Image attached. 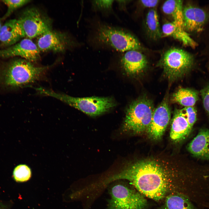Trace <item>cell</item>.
<instances>
[{"label": "cell", "instance_id": "obj_19", "mask_svg": "<svg viewBox=\"0 0 209 209\" xmlns=\"http://www.w3.org/2000/svg\"><path fill=\"white\" fill-rule=\"evenodd\" d=\"M173 102L186 107H193L198 100L197 92L192 89L181 88L174 93L172 97Z\"/></svg>", "mask_w": 209, "mask_h": 209}, {"label": "cell", "instance_id": "obj_13", "mask_svg": "<svg viewBox=\"0 0 209 209\" xmlns=\"http://www.w3.org/2000/svg\"><path fill=\"white\" fill-rule=\"evenodd\" d=\"M67 43L64 35L51 30L38 37L36 44L40 52H61L65 50Z\"/></svg>", "mask_w": 209, "mask_h": 209}, {"label": "cell", "instance_id": "obj_24", "mask_svg": "<svg viewBox=\"0 0 209 209\" xmlns=\"http://www.w3.org/2000/svg\"><path fill=\"white\" fill-rule=\"evenodd\" d=\"M6 5L8 10L5 14L1 18L5 19L9 17L15 10L30 2L28 0H4L2 1Z\"/></svg>", "mask_w": 209, "mask_h": 209}, {"label": "cell", "instance_id": "obj_4", "mask_svg": "<svg viewBox=\"0 0 209 209\" xmlns=\"http://www.w3.org/2000/svg\"><path fill=\"white\" fill-rule=\"evenodd\" d=\"M39 93L57 99L91 116L102 114L116 105L114 100L110 97H75L42 88L39 89Z\"/></svg>", "mask_w": 209, "mask_h": 209}, {"label": "cell", "instance_id": "obj_2", "mask_svg": "<svg viewBox=\"0 0 209 209\" xmlns=\"http://www.w3.org/2000/svg\"><path fill=\"white\" fill-rule=\"evenodd\" d=\"M89 40L95 47L121 52L141 48L138 40L128 32L101 22L97 23L93 28Z\"/></svg>", "mask_w": 209, "mask_h": 209}, {"label": "cell", "instance_id": "obj_5", "mask_svg": "<svg viewBox=\"0 0 209 209\" xmlns=\"http://www.w3.org/2000/svg\"><path fill=\"white\" fill-rule=\"evenodd\" d=\"M154 110L153 101L146 97L143 96L134 101L126 109L122 131L134 134L147 131Z\"/></svg>", "mask_w": 209, "mask_h": 209}, {"label": "cell", "instance_id": "obj_30", "mask_svg": "<svg viewBox=\"0 0 209 209\" xmlns=\"http://www.w3.org/2000/svg\"><path fill=\"white\" fill-rule=\"evenodd\" d=\"M1 19H0V31L2 26Z\"/></svg>", "mask_w": 209, "mask_h": 209}, {"label": "cell", "instance_id": "obj_10", "mask_svg": "<svg viewBox=\"0 0 209 209\" xmlns=\"http://www.w3.org/2000/svg\"><path fill=\"white\" fill-rule=\"evenodd\" d=\"M40 53L36 44L31 39L26 38L11 46L0 50V57L18 56L32 62L39 59Z\"/></svg>", "mask_w": 209, "mask_h": 209}, {"label": "cell", "instance_id": "obj_15", "mask_svg": "<svg viewBox=\"0 0 209 209\" xmlns=\"http://www.w3.org/2000/svg\"><path fill=\"white\" fill-rule=\"evenodd\" d=\"M171 123L170 137L175 143L185 139L192 130L182 109H175Z\"/></svg>", "mask_w": 209, "mask_h": 209}, {"label": "cell", "instance_id": "obj_12", "mask_svg": "<svg viewBox=\"0 0 209 209\" xmlns=\"http://www.w3.org/2000/svg\"><path fill=\"white\" fill-rule=\"evenodd\" d=\"M207 19L206 13L200 8L190 5L183 7V26L187 32L202 31Z\"/></svg>", "mask_w": 209, "mask_h": 209}, {"label": "cell", "instance_id": "obj_29", "mask_svg": "<svg viewBox=\"0 0 209 209\" xmlns=\"http://www.w3.org/2000/svg\"><path fill=\"white\" fill-rule=\"evenodd\" d=\"M0 209H8L6 207H5L4 206H3L2 205L0 204Z\"/></svg>", "mask_w": 209, "mask_h": 209}, {"label": "cell", "instance_id": "obj_1", "mask_svg": "<svg viewBox=\"0 0 209 209\" xmlns=\"http://www.w3.org/2000/svg\"><path fill=\"white\" fill-rule=\"evenodd\" d=\"M170 165L158 159L138 160L129 164L105 181L107 183L119 179L127 180L142 195L158 201L167 192L173 174Z\"/></svg>", "mask_w": 209, "mask_h": 209}, {"label": "cell", "instance_id": "obj_8", "mask_svg": "<svg viewBox=\"0 0 209 209\" xmlns=\"http://www.w3.org/2000/svg\"><path fill=\"white\" fill-rule=\"evenodd\" d=\"M18 19L26 38L32 39L51 30L49 21L34 8L24 10Z\"/></svg>", "mask_w": 209, "mask_h": 209}, {"label": "cell", "instance_id": "obj_21", "mask_svg": "<svg viewBox=\"0 0 209 209\" xmlns=\"http://www.w3.org/2000/svg\"><path fill=\"white\" fill-rule=\"evenodd\" d=\"M158 209H194L187 197L181 195L174 194L167 196L164 204Z\"/></svg>", "mask_w": 209, "mask_h": 209}, {"label": "cell", "instance_id": "obj_23", "mask_svg": "<svg viewBox=\"0 0 209 209\" xmlns=\"http://www.w3.org/2000/svg\"><path fill=\"white\" fill-rule=\"evenodd\" d=\"M114 1L112 0H93L91 1V8L93 11L102 12H109L112 9Z\"/></svg>", "mask_w": 209, "mask_h": 209}, {"label": "cell", "instance_id": "obj_28", "mask_svg": "<svg viewBox=\"0 0 209 209\" xmlns=\"http://www.w3.org/2000/svg\"><path fill=\"white\" fill-rule=\"evenodd\" d=\"M118 5L119 8L120 10H125L126 5L128 3L127 0H116V1Z\"/></svg>", "mask_w": 209, "mask_h": 209}, {"label": "cell", "instance_id": "obj_18", "mask_svg": "<svg viewBox=\"0 0 209 209\" xmlns=\"http://www.w3.org/2000/svg\"><path fill=\"white\" fill-rule=\"evenodd\" d=\"M183 3L182 0H167L163 4L162 9L165 14L172 19V22L184 28Z\"/></svg>", "mask_w": 209, "mask_h": 209}, {"label": "cell", "instance_id": "obj_20", "mask_svg": "<svg viewBox=\"0 0 209 209\" xmlns=\"http://www.w3.org/2000/svg\"><path fill=\"white\" fill-rule=\"evenodd\" d=\"M147 33L153 39H157L162 35L159 22L158 15L156 10L152 9L147 12L145 20Z\"/></svg>", "mask_w": 209, "mask_h": 209}, {"label": "cell", "instance_id": "obj_7", "mask_svg": "<svg viewBox=\"0 0 209 209\" xmlns=\"http://www.w3.org/2000/svg\"><path fill=\"white\" fill-rule=\"evenodd\" d=\"M109 209H144L147 201L143 195L127 186L116 185L110 190Z\"/></svg>", "mask_w": 209, "mask_h": 209}, {"label": "cell", "instance_id": "obj_22", "mask_svg": "<svg viewBox=\"0 0 209 209\" xmlns=\"http://www.w3.org/2000/svg\"><path fill=\"white\" fill-rule=\"evenodd\" d=\"M31 171L27 165L20 164L14 169L13 176L14 179L18 182H24L29 180L31 176Z\"/></svg>", "mask_w": 209, "mask_h": 209}, {"label": "cell", "instance_id": "obj_27", "mask_svg": "<svg viewBox=\"0 0 209 209\" xmlns=\"http://www.w3.org/2000/svg\"><path fill=\"white\" fill-rule=\"evenodd\" d=\"M159 1L157 0H144L140 1V3L144 7L153 9L157 5Z\"/></svg>", "mask_w": 209, "mask_h": 209}, {"label": "cell", "instance_id": "obj_11", "mask_svg": "<svg viewBox=\"0 0 209 209\" xmlns=\"http://www.w3.org/2000/svg\"><path fill=\"white\" fill-rule=\"evenodd\" d=\"M120 57V65L127 75L135 76L141 74L146 70L147 61L145 56L138 50L128 51Z\"/></svg>", "mask_w": 209, "mask_h": 209}, {"label": "cell", "instance_id": "obj_6", "mask_svg": "<svg viewBox=\"0 0 209 209\" xmlns=\"http://www.w3.org/2000/svg\"><path fill=\"white\" fill-rule=\"evenodd\" d=\"M193 62V56L182 49H170L163 55L157 65L162 68L165 77L173 81L183 76L190 69Z\"/></svg>", "mask_w": 209, "mask_h": 209}, {"label": "cell", "instance_id": "obj_26", "mask_svg": "<svg viewBox=\"0 0 209 209\" xmlns=\"http://www.w3.org/2000/svg\"><path fill=\"white\" fill-rule=\"evenodd\" d=\"M204 108L209 114V86L206 87L201 91Z\"/></svg>", "mask_w": 209, "mask_h": 209}, {"label": "cell", "instance_id": "obj_9", "mask_svg": "<svg viewBox=\"0 0 209 209\" xmlns=\"http://www.w3.org/2000/svg\"><path fill=\"white\" fill-rule=\"evenodd\" d=\"M171 112L167 100H164L154 109L147 132L152 139L158 140L162 137L168 125Z\"/></svg>", "mask_w": 209, "mask_h": 209}, {"label": "cell", "instance_id": "obj_14", "mask_svg": "<svg viewBox=\"0 0 209 209\" xmlns=\"http://www.w3.org/2000/svg\"><path fill=\"white\" fill-rule=\"evenodd\" d=\"M25 36L18 19H12L2 26L0 31L1 45L10 47Z\"/></svg>", "mask_w": 209, "mask_h": 209}, {"label": "cell", "instance_id": "obj_3", "mask_svg": "<svg viewBox=\"0 0 209 209\" xmlns=\"http://www.w3.org/2000/svg\"><path fill=\"white\" fill-rule=\"evenodd\" d=\"M48 67L36 66L24 59L15 60L0 72V83L12 88L23 87L40 79Z\"/></svg>", "mask_w": 209, "mask_h": 209}, {"label": "cell", "instance_id": "obj_16", "mask_svg": "<svg viewBox=\"0 0 209 209\" xmlns=\"http://www.w3.org/2000/svg\"><path fill=\"white\" fill-rule=\"evenodd\" d=\"M188 149L192 155L203 159H209V129L200 130L188 145Z\"/></svg>", "mask_w": 209, "mask_h": 209}, {"label": "cell", "instance_id": "obj_25", "mask_svg": "<svg viewBox=\"0 0 209 209\" xmlns=\"http://www.w3.org/2000/svg\"><path fill=\"white\" fill-rule=\"evenodd\" d=\"M182 110L192 129L197 120L196 111L193 107H185Z\"/></svg>", "mask_w": 209, "mask_h": 209}, {"label": "cell", "instance_id": "obj_17", "mask_svg": "<svg viewBox=\"0 0 209 209\" xmlns=\"http://www.w3.org/2000/svg\"><path fill=\"white\" fill-rule=\"evenodd\" d=\"M161 32L164 36L171 37L178 40L185 46L195 48L197 46V43L191 37L184 28L172 22L163 24Z\"/></svg>", "mask_w": 209, "mask_h": 209}]
</instances>
